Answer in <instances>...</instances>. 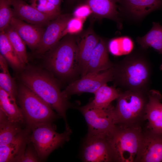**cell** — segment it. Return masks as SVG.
<instances>
[{
  "label": "cell",
  "instance_id": "35",
  "mask_svg": "<svg viewBox=\"0 0 162 162\" xmlns=\"http://www.w3.org/2000/svg\"><path fill=\"white\" fill-rule=\"evenodd\" d=\"M77 1V0H65L66 4L70 6L74 5Z\"/></svg>",
  "mask_w": 162,
  "mask_h": 162
},
{
  "label": "cell",
  "instance_id": "25",
  "mask_svg": "<svg viewBox=\"0 0 162 162\" xmlns=\"http://www.w3.org/2000/svg\"><path fill=\"white\" fill-rule=\"evenodd\" d=\"M20 124L10 121L0 110V146L10 143L22 131Z\"/></svg>",
  "mask_w": 162,
  "mask_h": 162
},
{
  "label": "cell",
  "instance_id": "14",
  "mask_svg": "<svg viewBox=\"0 0 162 162\" xmlns=\"http://www.w3.org/2000/svg\"><path fill=\"white\" fill-rule=\"evenodd\" d=\"M145 120L148 123L147 128L162 133V95L157 90L152 89L147 92Z\"/></svg>",
  "mask_w": 162,
  "mask_h": 162
},
{
  "label": "cell",
  "instance_id": "3",
  "mask_svg": "<svg viewBox=\"0 0 162 162\" xmlns=\"http://www.w3.org/2000/svg\"><path fill=\"white\" fill-rule=\"evenodd\" d=\"M114 79L126 90L147 92L151 75L150 64L145 58L132 55L125 58L114 67Z\"/></svg>",
  "mask_w": 162,
  "mask_h": 162
},
{
  "label": "cell",
  "instance_id": "29",
  "mask_svg": "<svg viewBox=\"0 0 162 162\" xmlns=\"http://www.w3.org/2000/svg\"><path fill=\"white\" fill-rule=\"evenodd\" d=\"M30 4L53 20L61 14V8L47 0H29Z\"/></svg>",
  "mask_w": 162,
  "mask_h": 162
},
{
  "label": "cell",
  "instance_id": "5",
  "mask_svg": "<svg viewBox=\"0 0 162 162\" xmlns=\"http://www.w3.org/2000/svg\"><path fill=\"white\" fill-rule=\"evenodd\" d=\"M142 132L140 125H116L108 137L114 161L135 162Z\"/></svg>",
  "mask_w": 162,
  "mask_h": 162
},
{
  "label": "cell",
  "instance_id": "9",
  "mask_svg": "<svg viewBox=\"0 0 162 162\" xmlns=\"http://www.w3.org/2000/svg\"><path fill=\"white\" fill-rule=\"evenodd\" d=\"M114 67L99 73L87 74L72 82L62 91L68 99L70 96L84 92L94 93L101 86L113 80Z\"/></svg>",
  "mask_w": 162,
  "mask_h": 162
},
{
  "label": "cell",
  "instance_id": "16",
  "mask_svg": "<svg viewBox=\"0 0 162 162\" xmlns=\"http://www.w3.org/2000/svg\"><path fill=\"white\" fill-rule=\"evenodd\" d=\"M10 25L31 49L36 50L44 31V27L26 23L14 16L12 19Z\"/></svg>",
  "mask_w": 162,
  "mask_h": 162
},
{
  "label": "cell",
  "instance_id": "10",
  "mask_svg": "<svg viewBox=\"0 0 162 162\" xmlns=\"http://www.w3.org/2000/svg\"><path fill=\"white\" fill-rule=\"evenodd\" d=\"M135 162H162V133L142 131Z\"/></svg>",
  "mask_w": 162,
  "mask_h": 162
},
{
  "label": "cell",
  "instance_id": "2",
  "mask_svg": "<svg viewBox=\"0 0 162 162\" xmlns=\"http://www.w3.org/2000/svg\"><path fill=\"white\" fill-rule=\"evenodd\" d=\"M77 51L76 36L67 34L44 54L45 67L61 79H70L79 72Z\"/></svg>",
  "mask_w": 162,
  "mask_h": 162
},
{
  "label": "cell",
  "instance_id": "31",
  "mask_svg": "<svg viewBox=\"0 0 162 162\" xmlns=\"http://www.w3.org/2000/svg\"><path fill=\"white\" fill-rule=\"evenodd\" d=\"M84 21L73 16L69 21L63 32L62 37L67 34L76 35L82 32Z\"/></svg>",
  "mask_w": 162,
  "mask_h": 162
},
{
  "label": "cell",
  "instance_id": "27",
  "mask_svg": "<svg viewBox=\"0 0 162 162\" xmlns=\"http://www.w3.org/2000/svg\"><path fill=\"white\" fill-rule=\"evenodd\" d=\"M4 31L21 61L25 65L27 64L28 60L25 43L10 25Z\"/></svg>",
  "mask_w": 162,
  "mask_h": 162
},
{
  "label": "cell",
  "instance_id": "8",
  "mask_svg": "<svg viewBox=\"0 0 162 162\" xmlns=\"http://www.w3.org/2000/svg\"><path fill=\"white\" fill-rule=\"evenodd\" d=\"M111 105L106 109L91 107L88 104L79 108L88 126L87 136L108 137L116 125L112 115L113 108Z\"/></svg>",
  "mask_w": 162,
  "mask_h": 162
},
{
  "label": "cell",
  "instance_id": "1",
  "mask_svg": "<svg viewBox=\"0 0 162 162\" xmlns=\"http://www.w3.org/2000/svg\"><path fill=\"white\" fill-rule=\"evenodd\" d=\"M20 72L19 79L23 84L48 104L63 118L68 127L66 112L70 106L52 74L40 68L28 65Z\"/></svg>",
  "mask_w": 162,
  "mask_h": 162
},
{
  "label": "cell",
  "instance_id": "23",
  "mask_svg": "<svg viewBox=\"0 0 162 162\" xmlns=\"http://www.w3.org/2000/svg\"><path fill=\"white\" fill-rule=\"evenodd\" d=\"M136 40L142 48L152 47L162 54V26L153 22L151 30L143 36L137 38Z\"/></svg>",
  "mask_w": 162,
  "mask_h": 162
},
{
  "label": "cell",
  "instance_id": "20",
  "mask_svg": "<svg viewBox=\"0 0 162 162\" xmlns=\"http://www.w3.org/2000/svg\"><path fill=\"white\" fill-rule=\"evenodd\" d=\"M23 130L8 144L0 146V162H13L15 158L25 149L29 140V131Z\"/></svg>",
  "mask_w": 162,
  "mask_h": 162
},
{
  "label": "cell",
  "instance_id": "36",
  "mask_svg": "<svg viewBox=\"0 0 162 162\" xmlns=\"http://www.w3.org/2000/svg\"><path fill=\"white\" fill-rule=\"evenodd\" d=\"M160 70H162V63L160 66Z\"/></svg>",
  "mask_w": 162,
  "mask_h": 162
},
{
  "label": "cell",
  "instance_id": "4",
  "mask_svg": "<svg viewBox=\"0 0 162 162\" xmlns=\"http://www.w3.org/2000/svg\"><path fill=\"white\" fill-rule=\"evenodd\" d=\"M147 92L129 90L120 92L116 106L112 110L115 124L140 125V123L145 120Z\"/></svg>",
  "mask_w": 162,
  "mask_h": 162
},
{
  "label": "cell",
  "instance_id": "34",
  "mask_svg": "<svg viewBox=\"0 0 162 162\" xmlns=\"http://www.w3.org/2000/svg\"><path fill=\"white\" fill-rule=\"evenodd\" d=\"M57 7L61 8V5L63 0H47Z\"/></svg>",
  "mask_w": 162,
  "mask_h": 162
},
{
  "label": "cell",
  "instance_id": "26",
  "mask_svg": "<svg viewBox=\"0 0 162 162\" xmlns=\"http://www.w3.org/2000/svg\"><path fill=\"white\" fill-rule=\"evenodd\" d=\"M8 62L0 54V88L10 95L13 100L16 101L17 97L18 88L15 81L10 75L8 70Z\"/></svg>",
  "mask_w": 162,
  "mask_h": 162
},
{
  "label": "cell",
  "instance_id": "33",
  "mask_svg": "<svg viewBox=\"0 0 162 162\" xmlns=\"http://www.w3.org/2000/svg\"><path fill=\"white\" fill-rule=\"evenodd\" d=\"M38 157L30 148L24 150L14 159L13 162H36L39 161Z\"/></svg>",
  "mask_w": 162,
  "mask_h": 162
},
{
  "label": "cell",
  "instance_id": "13",
  "mask_svg": "<svg viewBox=\"0 0 162 162\" xmlns=\"http://www.w3.org/2000/svg\"><path fill=\"white\" fill-rule=\"evenodd\" d=\"M93 23L92 22L87 29L76 36L79 72L82 76L86 74L91 55L100 39L93 29Z\"/></svg>",
  "mask_w": 162,
  "mask_h": 162
},
{
  "label": "cell",
  "instance_id": "18",
  "mask_svg": "<svg viewBox=\"0 0 162 162\" xmlns=\"http://www.w3.org/2000/svg\"><path fill=\"white\" fill-rule=\"evenodd\" d=\"M118 2L136 18H142L162 5V0H118Z\"/></svg>",
  "mask_w": 162,
  "mask_h": 162
},
{
  "label": "cell",
  "instance_id": "7",
  "mask_svg": "<svg viewBox=\"0 0 162 162\" xmlns=\"http://www.w3.org/2000/svg\"><path fill=\"white\" fill-rule=\"evenodd\" d=\"M29 140L40 159H44L53 151L68 141L71 134L69 127L62 133L56 132L51 123H46L33 128Z\"/></svg>",
  "mask_w": 162,
  "mask_h": 162
},
{
  "label": "cell",
  "instance_id": "12",
  "mask_svg": "<svg viewBox=\"0 0 162 162\" xmlns=\"http://www.w3.org/2000/svg\"><path fill=\"white\" fill-rule=\"evenodd\" d=\"M73 16L70 14H61L52 20L45 29L36 53L44 54L58 42L62 38L68 22Z\"/></svg>",
  "mask_w": 162,
  "mask_h": 162
},
{
  "label": "cell",
  "instance_id": "6",
  "mask_svg": "<svg viewBox=\"0 0 162 162\" xmlns=\"http://www.w3.org/2000/svg\"><path fill=\"white\" fill-rule=\"evenodd\" d=\"M17 98L30 129L42 124L51 123L56 118L52 107L22 83L18 88Z\"/></svg>",
  "mask_w": 162,
  "mask_h": 162
},
{
  "label": "cell",
  "instance_id": "24",
  "mask_svg": "<svg viewBox=\"0 0 162 162\" xmlns=\"http://www.w3.org/2000/svg\"><path fill=\"white\" fill-rule=\"evenodd\" d=\"M0 52L14 69L20 72L25 68L26 65L18 57L4 31L0 33Z\"/></svg>",
  "mask_w": 162,
  "mask_h": 162
},
{
  "label": "cell",
  "instance_id": "15",
  "mask_svg": "<svg viewBox=\"0 0 162 162\" xmlns=\"http://www.w3.org/2000/svg\"><path fill=\"white\" fill-rule=\"evenodd\" d=\"M14 16L27 23L43 27L52 20L23 0H10Z\"/></svg>",
  "mask_w": 162,
  "mask_h": 162
},
{
  "label": "cell",
  "instance_id": "28",
  "mask_svg": "<svg viewBox=\"0 0 162 162\" xmlns=\"http://www.w3.org/2000/svg\"><path fill=\"white\" fill-rule=\"evenodd\" d=\"M108 50L113 55L119 56L129 54L134 47V43L129 37L124 36L111 40L108 44Z\"/></svg>",
  "mask_w": 162,
  "mask_h": 162
},
{
  "label": "cell",
  "instance_id": "22",
  "mask_svg": "<svg viewBox=\"0 0 162 162\" xmlns=\"http://www.w3.org/2000/svg\"><path fill=\"white\" fill-rule=\"evenodd\" d=\"M120 92L115 88L109 86L107 84L99 88L94 93V99L88 104L92 107L106 109L111 105L113 100L117 99Z\"/></svg>",
  "mask_w": 162,
  "mask_h": 162
},
{
  "label": "cell",
  "instance_id": "30",
  "mask_svg": "<svg viewBox=\"0 0 162 162\" xmlns=\"http://www.w3.org/2000/svg\"><path fill=\"white\" fill-rule=\"evenodd\" d=\"M10 0H0V31H3L10 25L14 16Z\"/></svg>",
  "mask_w": 162,
  "mask_h": 162
},
{
  "label": "cell",
  "instance_id": "11",
  "mask_svg": "<svg viewBox=\"0 0 162 162\" xmlns=\"http://www.w3.org/2000/svg\"><path fill=\"white\" fill-rule=\"evenodd\" d=\"M82 158L85 162L114 161L108 137L87 136L83 145Z\"/></svg>",
  "mask_w": 162,
  "mask_h": 162
},
{
  "label": "cell",
  "instance_id": "32",
  "mask_svg": "<svg viewBox=\"0 0 162 162\" xmlns=\"http://www.w3.org/2000/svg\"><path fill=\"white\" fill-rule=\"evenodd\" d=\"M77 4L74 9L73 16L85 21L92 15V12L89 6L82 0H77Z\"/></svg>",
  "mask_w": 162,
  "mask_h": 162
},
{
  "label": "cell",
  "instance_id": "17",
  "mask_svg": "<svg viewBox=\"0 0 162 162\" xmlns=\"http://www.w3.org/2000/svg\"><path fill=\"white\" fill-rule=\"evenodd\" d=\"M108 51L106 41L100 38L90 58L86 74L99 73L113 66L109 58Z\"/></svg>",
  "mask_w": 162,
  "mask_h": 162
},
{
  "label": "cell",
  "instance_id": "21",
  "mask_svg": "<svg viewBox=\"0 0 162 162\" xmlns=\"http://www.w3.org/2000/svg\"><path fill=\"white\" fill-rule=\"evenodd\" d=\"M0 110L2 112L10 121L21 124L25 121L24 117L20 107L10 95L0 88Z\"/></svg>",
  "mask_w": 162,
  "mask_h": 162
},
{
  "label": "cell",
  "instance_id": "19",
  "mask_svg": "<svg viewBox=\"0 0 162 162\" xmlns=\"http://www.w3.org/2000/svg\"><path fill=\"white\" fill-rule=\"evenodd\" d=\"M89 6L95 18L109 19L119 22L118 0H82Z\"/></svg>",
  "mask_w": 162,
  "mask_h": 162
}]
</instances>
